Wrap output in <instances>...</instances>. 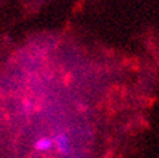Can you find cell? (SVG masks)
Listing matches in <instances>:
<instances>
[{
  "label": "cell",
  "instance_id": "1",
  "mask_svg": "<svg viewBox=\"0 0 159 158\" xmlns=\"http://www.w3.org/2000/svg\"><path fill=\"white\" fill-rule=\"evenodd\" d=\"M52 139H53V146L58 154L63 157H67L71 154V140L67 133L58 132Z\"/></svg>",
  "mask_w": 159,
  "mask_h": 158
},
{
  "label": "cell",
  "instance_id": "2",
  "mask_svg": "<svg viewBox=\"0 0 159 158\" xmlns=\"http://www.w3.org/2000/svg\"><path fill=\"white\" fill-rule=\"evenodd\" d=\"M53 148V139L51 136H39L34 141V151L38 153L49 152Z\"/></svg>",
  "mask_w": 159,
  "mask_h": 158
}]
</instances>
